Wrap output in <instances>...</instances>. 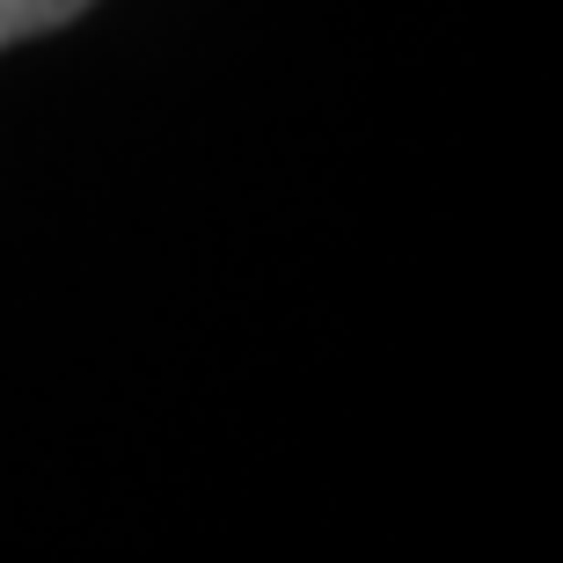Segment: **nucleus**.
Instances as JSON below:
<instances>
[{
	"instance_id": "nucleus-1",
	"label": "nucleus",
	"mask_w": 563,
	"mask_h": 563,
	"mask_svg": "<svg viewBox=\"0 0 563 563\" xmlns=\"http://www.w3.org/2000/svg\"><path fill=\"white\" fill-rule=\"evenodd\" d=\"M88 8H96V0H0V52L44 37V30H66V22L88 15Z\"/></svg>"
}]
</instances>
